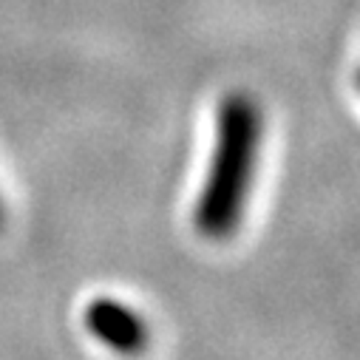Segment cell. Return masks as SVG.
<instances>
[{
	"mask_svg": "<svg viewBox=\"0 0 360 360\" xmlns=\"http://www.w3.org/2000/svg\"><path fill=\"white\" fill-rule=\"evenodd\" d=\"M82 321H85V329L103 346H108L122 357H139L150 346L148 321L120 298L100 295L94 301H88Z\"/></svg>",
	"mask_w": 360,
	"mask_h": 360,
	"instance_id": "7a4b0ae2",
	"label": "cell"
},
{
	"mask_svg": "<svg viewBox=\"0 0 360 360\" xmlns=\"http://www.w3.org/2000/svg\"><path fill=\"white\" fill-rule=\"evenodd\" d=\"M0 221H4V210H0Z\"/></svg>",
	"mask_w": 360,
	"mask_h": 360,
	"instance_id": "3957f363",
	"label": "cell"
},
{
	"mask_svg": "<svg viewBox=\"0 0 360 360\" xmlns=\"http://www.w3.org/2000/svg\"><path fill=\"white\" fill-rule=\"evenodd\" d=\"M261 128V108L252 97L227 94L221 100L216 111L210 170L193 207V227L199 236L224 241L238 230L255 176Z\"/></svg>",
	"mask_w": 360,
	"mask_h": 360,
	"instance_id": "6da1fadb",
	"label": "cell"
}]
</instances>
